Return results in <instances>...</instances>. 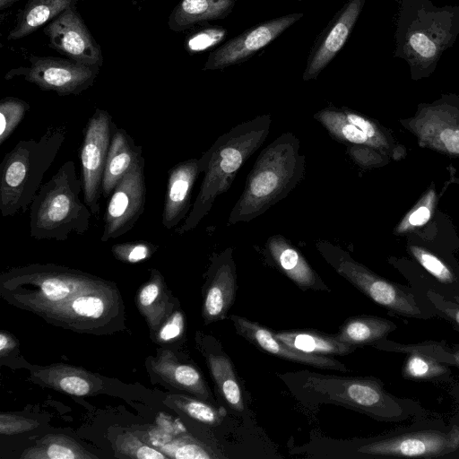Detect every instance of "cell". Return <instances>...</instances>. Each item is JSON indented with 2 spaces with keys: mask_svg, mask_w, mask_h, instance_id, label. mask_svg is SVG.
Wrapping results in <instances>:
<instances>
[{
  "mask_svg": "<svg viewBox=\"0 0 459 459\" xmlns=\"http://www.w3.org/2000/svg\"><path fill=\"white\" fill-rule=\"evenodd\" d=\"M145 160L140 156L115 186L103 216L100 240L105 242L127 233L143 213L146 201Z\"/></svg>",
  "mask_w": 459,
  "mask_h": 459,
  "instance_id": "5bb4252c",
  "label": "cell"
},
{
  "mask_svg": "<svg viewBox=\"0 0 459 459\" xmlns=\"http://www.w3.org/2000/svg\"><path fill=\"white\" fill-rule=\"evenodd\" d=\"M402 377L409 381L447 383L454 382L450 366L422 352L410 351L402 368Z\"/></svg>",
  "mask_w": 459,
  "mask_h": 459,
  "instance_id": "1f68e13d",
  "label": "cell"
},
{
  "mask_svg": "<svg viewBox=\"0 0 459 459\" xmlns=\"http://www.w3.org/2000/svg\"><path fill=\"white\" fill-rule=\"evenodd\" d=\"M151 371L160 380L174 388L193 394L200 399L209 398L207 385L201 373L193 366L182 363L168 350L150 358Z\"/></svg>",
  "mask_w": 459,
  "mask_h": 459,
  "instance_id": "603a6c76",
  "label": "cell"
},
{
  "mask_svg": "<svg viewBox=\"0 0 459 459\" xmlns=\"http://www.w3.org/2000/svg\"><path fill=\"white\" fill-rule=\"evenodd\" d=\"M316 247L324 259L343 278L383 307L401 317L430 319L434 312L411 286L385 279L354 260L342 247L325 240H318Z\"/></svg>",
  "mask_w": 459,
  "mask_h": 459,
  "instance_id": "9c48e42d",
  "label": "cell"
},
{
  "mask_svg": "<svg viewBox=\"0 0 459 459\" xmlns=\"http://www.w3.org/2000/svg\"><path fill=\"white\" fill-rule=\"evenodd\" d=\"M23 459H92L91 454L74 438L62 434H48L26 449Z\"/></svg>",
  "mask_w": 459,
  "mask_h": 459,
  "instance_id": "4dcf8cb0",
  "label": "cell"
},
{
  "mask_svg": "<svg viewBox=\"0 0 459 459\" xmlns=\"http://www.w3.org/2000/svg\"><path fill=\"white\" fill-rule=\"evenodd\" d=\"M30 109V104L14 97H5L0 101V145L13 133Z\"/></svg>",
  "mask_w": 459,
  "mask_h": 459,
  "instance_id": "8d00e7d4",
  "label": "cell"
},
{
  "mask_svg": "<svg viewBox=\"0 0 459 459\" xmlns=\"http://www.w3.org/2000/svg\"><path fill=\"white\" fill-rule=\"evenodd\" d=\"M160 451L168 457L177 459H210L213 458L209 449L191 437H180L160 446Z\"/></svg>",
  "mask_w": 459,
  "mask_h": 459,
  "instance_id": "74e56055",
  "label": "cell"
},
{
  "mask_svg": "<svg viewBox=\"0 0 459 459\" xmlns=\"http://www.w3.org/2000/svg\"><path fill=\"white\" fill-rule=\"evenodd\" d=\"M15 347V341L7 332L0 333V355L2 358L11 352Z\"/></svg>",
  "mask_w": 459,
  "mask_h": 459,
  "instance_id": "7dc6e473",
  "label": "cell"
},
{
  "mask_svg": "<svg viewBox=\"0 0 459 459\" xmlns=\"http://www.w3.org/2000/svg\"><path fill=\"white\" fill-rule=\"evenodd\" d=\"M210 269V282L203 304V317L206 324L223 319L233 303L236 270L232 248L217 255Z\"/></svg>",
  "mask_w": 459,
  "mask_h": 459,
  "instance_id": "d6986e66",
  "label": "cell"
},
{
  "mask_svg": "<svg viewBox=\"0 0 459 459\" xmlns=\"http://www.w3.org/2000/svg\"><path fill=\"white\" fill-rule=\"evenodd\" d=\"M300 389L319 402L341 404L385 422H403L428 416L420 402L400 398L375 377L325 376L305 371Z\"/></svg>",
  "mask_w": 459,
  "mask_h": 459,
  "instance_id": "5b68a950",
  "label": "cell"
},
{
  "mask_svg": "<svg viewBox=\"0 0 459 459\" xmlns=\"http://www.w3.org/2000/svg\"><path fill=\"white\" fill-rule=\"evenodd\" d=\"M302 13L260 22L210 52L203 70H220L247 61L303 17Z\"/></svg>",
  "mask_w": 459,
  "mask_h": 459,
  "instance_id": "9a60e30c",
  "label": "cell"
},
{
  "mask_svg": "<svg viewBox=\"0 0 459 459\" xmlns=\"http://www.w3.org/2000/svg\"><path fill=\"white\" fill-rule=\"evenodd\" d=\"M82 181L73 160L65 161L43 184L30 206V236L35 239L65 241L71 234L83 235L92 215L82 201Z\"/></svg>",
  "mask_w": 459,
  "mask_h": 459,
  "instance_id": "52a82bcc",
  "label": "cell"
},
{
  "mask_svg": "<svg viewBox=\"0 0 459 459\" xmlns=\"http://www.w3.org/2000/svg\"><path fill=\"white\" fill-rule=\"evenodd\" d=\"M207 362L214 382L226 402L235 410L242 411V394L230 360L224 355L209 354Z\"/></svg>",
  "mask_w": 459,
  "mask_h": 459,
  "instance_id": "d6a6232c",
  "label": "cell"
},
{
  "mask_svg": "<svg viewBox=\"0 0 459 459\" xmlns=\"http://www.w3.org/2000/svg\"><path fill=\"white\" fill-rule=\"evenodd\" d=\"M329 134L347 144H366L385 152L392 160L400 161L407 156L405 146L377 121L347 107L325 108L314 115Z\"/></svg>",
  "mask_w": 459,
  "mask_h": 459,
  "instance_id": "8fae6325",
  "label": "cell"
},
{
  "mask_svg": "<svg viewBox=\"0 0 459 459\" xmlns=\"http://www.w3.org/2000/svg\"><path fill=\"white\" fill-rule=\"evenodd\" d=\"M299 2L306 1V0H299Z\"/></svg>",
  "mask_w": 459,
  "mask_h": 459,
  "instance_id": "681fc988",
  "label": "cell"
},
{
  "mask_svg": "<svg viewBox=\"0 0 459 459\" xmlns=\"http://www.w3.org/2000/svg\"><path fill=\"white\" fill-rule=\"evenodd\" d=\"M18 1L19 0H0V10L7 9Z\"/></svg>",
  "mask_w": 459,
  "mask_h": 459,
  "instance_id": "c3c4849f",
  "label": "cell"
},
{
  "mask_svg": "<svg viewBox=\"0 0 459 459\" xmlns=\"http://www.w3.org/2000/svg\"><path fill=\"white\" fill-rule=\"evenodd\" d=\"M437 204V193L432 183L418 202L401 219L394 229L396 236H404L425 225L432 217Z\"/></svg>",
  "mask_w": 459,
  "mask_h": 459,
  "instance_id": "836d02e7",
  "label": "cell"
},
{
  "mask_svg": "<svg viewBox=\"0 0 459 459\" xmlns=\"http://www.w3.org/2000/svg\"><path fill=\"white\" fill-rule=\"evenodd\" d=\"M157 249L152 243L134 241L113 245L111 252L117 260L134 264L148 259Z\"/></svg>",
  "mask_w": 459,
  "mask_h": 459,
  "instance_id": "7bdbcfd3",
  "label": "cell"
},
{
  "mask_svg": "<svg viewBox=\"0 0 459 459\" xmlns=\"http://www.w3.org/2000/svg\"><path fill=\"white\" fill-rule=\"evenodd\" d=\"M0 297L65 330L107 335L126 328L117 284L68 266L36 263L9 268L0 275Z\"/></svg>",
  "mask_w": 459,
  "mask_h": 459,
  "instance_id": "6da1fadb",
  "label": "cell"
},
{
  "mask_svg": "<svg viewBox=\"0 0 459 459\" xmlns=\"http://www.w3.org/2000/svg\"><path fill=\"white\" fill-rule=\"evenodd\" d=\"M169 401L187 416L209 425L219 424L226 411L223 408H214L208 403L183 394H172Z\"/></svg>",
  "mask_w": 459,
  "mask_h": 459,
  "instance_id": "d590c367",
  "label": "cell"
},
{
  "mask_svg": "<svg viewBox=\"0 0 459 459\" xmlns=\"http://www.w3.org/2000/svg\"><path fill=\"white\" fill-rule=\"evenodd\" d=\"M184 326V316L181 311L176 310L170 314L152 338L160 344L169 342L182 334Z\"/></svg>",
  "mask_w": 459,
  "mask_h": 459,
  "instance_id": "ee69618b",
  "label": "cell"
},
{
  "mask_svg": "<svg viewBox=\"0 0 459 459\" xmlns=\"http://www.w3.org/2000/svg\"><path fill=\"white\" fill-rule=\"evenodd\" d=\"M230 319L240 335L270 354L320 368L348 370L344 364L325 355L310 354L288 346L277 339L274 333L256 322L238 316H232Z\"/></svg>",
  "mask_w": 459,
  "mask_h": 459,
  "instance_id": "ac0fdd59",
  "label": "cell"
},
{
  "mask_svg": "<svg viewBox=\"0 0 459 459\" xmlns=\"http://www.w3.org/2000/svg\"><path fill=\"white\" fill-rule=\"evenodd\" d=\"M385 349L386 351L404 354L410 351L422 352L442 363L459 368V343L449 346L444 341H426L406 344L387 340Z\"/></svg>",
  "mask_w": 459,
  "mask_h": 459,
  "instance_id": "e575fe53",
  "label": "cell"
},
{
  "mask_svg": "<svg viewBox=\"0 0 459 459\" xmlns=\"http://www.w3.org/2000/svg\"><path fill=\"white\" fill-rule=\"evenodd\" d=\"M416 292L434 312L436 316L446 320L459 332V298L450 300L432 290H420Z\"/></svg>",
  "mask_w": 459,
  "mask_h": 459,
  "instance_id": "f35d334b",
  "label": "cell"
},
{
  "mask_svg": "<svg viewBox=\"0 0 459 459\" xmlns=\"http://www.w3.org/2000/svg\"><path fill=\"white\" fill-rule=\"evenodd\" d=\"M135 304L144 317L152 337L172 313L165 280L160 271L152 268L150 279L139 289Z\"/></svg>",
  "mask_w": 459,
  "mask_h": 459,
  "instance_id": "d4e9b609",
  "label": "cell"
},
{
  "mask_svg": "<svg viewBox=\"0 0 459 459\" xmlns=\"http://www.w3.org/2000/svg\"><path fill=\"white\" fill-rule=\"evenodd\" d=\"M227 35L221 26L201 28L189 34L185 40V49L190 54L205 51L219 44Z\"/></svg>",
  "mask_w": 459,
  "mask_h": 459,
  "instance_id": "b9f144b4",
  "label": "cell"
},
{
  "mask_svg": "<svg viewBox=\"0 0 459 459\" xmlns=\"http://www.w3.org/2000/svg\"><path fill=\"white\" fill-rule=\"evenodd\" d=\"M201 173L196 158L178 162L169 169L161 216L165 229L177 227L186 218L191 206L193 187Z\"/></svg>",
  "mask_w": 459,
  "mask_h": 459,
  "instance_id": "ffe728a7",
  "label": "cell"
},
{
  "mask_svg": "<svg viewBox=\"0 0 459 459\" xmlns=\"http://www.w3.org/2000/svg\"><path fill=\"white\" fill-rule=\"evenodd\" d=\"M28 61L29 65L11 69L4 78L22 77L42 91H55L59 96L79 95L89 89L100 68L56 56H31Z\"/></svg>",
  "mask_w": 459,
  "mask_h": 459,
  "instance_id": "7c38bea8",
  "label": "cell"
},
{
  "mask_svg": "<svg viewBox=\"0 0 459 459\" xmlns=\"http://www.w3.org/2000/svg\"><path fill=\"white\" fill-rule=\"evenodd\" d=\"M346 152L353 162L363 169H379L392 160L385 152L366 144H347Z\"/></svg>",
  "mask_w": 459,
  "mask_h": 459,
  "instance_id": "60d3db41",
  "label": "cell"
},
{
  "mask_svg": "<svg viewBox=\"0 0 459 459\" xmlns=\"http://www.w3.org/2000/svg\"><path fill=\"white\" fill-rule=\"evenodd\" d=\"M43 31L48 39V46L66 58L78 64L101 67V48L76 8L64 11L48 22Z\"/></svg>",
  "mask_w": 459,
  "mask_h": 459,
  "instance_id": "2e32d148",
  "label": "cell"
},
{
  "mask_svg": "<svg viewBox=\"0 0 459 459\" xmlns=\"http://www.w3.org/2000/svg\"><path fill=\"white\" fill-rule=\"evenodd\" d=\"M115 448L116 453L122 457L138 459L169 458L160 450L146 445L132 433H126L118 437Z\"/></svg>",
  "mask_w": 459,
  "mask_h": 459,
  "instance_id": "ab89813d",
  "label": "cell"
},
{
  "mask_svg": "<svg viewBox=\"0 0 459 459\" xmlns=\"http://www.w3.org/2000/svg\"><path fill=\"white\" fill-rule=\"evenodd\" d=\"M459 34V6L437 7L430 0H402L396 56L410 65L411 78L428 77Z\"/></svg>",
  "mask_w": 459,
  "mask_h": 459,
  "instance_id": "277c9868",
  "label": "cell"
},
{
  "mask_svg": "<svg viewBox=\"0 0 459 459\" xmlns=\"http://www.w3.org/2000/svg\"><path fill=\"white\" fill-rule=\"evenodd\" d=\"M236 0H181L171 11L168 25L180 32L196 24L227 17Z\"/></svg>",
  "mask_w": 459,
  "mask_h": 459,
  "instance_id": "484cf974",
  "label": "cell"
},
{
  "mask_svg": "<svg viewBox=\"0 0 459 459\" xmlns=\"http://www.w3.org/2000/svg\"><path fill=\"white\" fill-rule=\"evenodd\" d=\"M39 423L30 418H25L10 412L0 414V433L1 435H15L30 431L38 427Z\"/></svg>",
  "mask_w": 459,
  "mask_h": 459,
  "instance_id": "f6af8a7d",
  "label": "cell"
},
{
  "mask_svg": "<svg viewBox=\"0 0 459 459\" xmlns=\"http://www.w3.org/2000/svg\"><path fill=\"white\" fill-rule=\"evenodd\" d=\"M369 458L459 459V425L425 416L372 437L356 448Z\"/></svg>",
  "mask_w": 459,
  "mask_h": 459,
  "instance_id": "ba28073f",
  "label": "cell"
},
{
  "mask_svg": "<svg viewBox=\"0 0 459 459\" xmlns=\"http://www.w3.org/2000/svg\"><path fill=\"white\" fill-rule=\"evenodd\" d=\"M407 251L445 290L446 299L459 298V264L419 245L409 244Z\"/></svg>",
  "mask_w": 459,
  "mask_h": 459,
  "instance_id": "83f0119b",
  "label": "cell"
},
{
  "mask_svg": "<svg viewBox=\"0 0 459 459\" xmlns=\"http://www.w3.org/2000/svg\"><path fill=\"white\" fill-rule=\"evenodd\" d=\"M67 135L65 124L49 126L39 139L20 140L0 164V212L3 217L23 213L42 186L45 173Z\"/></svg>",
  "mask_w": 459,
  "mask_h": 459,
  "instance_id": "8992f818",
  "label": "cell"
},
{
  "mask_svg": "<svg viewBox=\"0 0 459 459\" xmlns=\"http://www.w3.org/2000/svg\"><path fill=\"white\" fill-rule=\"evenodd\" d=\"M80 0H28L19 11L8 40L22 39L50 22L68 8H76Z\"/></svg>",
  "mask_w": 459,
  "mask_h": 459,
  "instance_id": "4316f807",
  "label": "cell"
},
{
  "mask_svg": "<svg viewBox=\"0 0 459 459\" xmlns=\"http://www.w3.org/2000/svg\"><path fill=\"white\" fill-rule=\"evenodd\" d=\"M306 156L291 132L279 135L259 153L227 224L248 222L284 199L305 178Z\"/></svg>",
  "mask_w": 459,
  "mask_h": 459,
  "instance_id": "7a4b0ae2",
  "label": "cell"
},
{
  "mask_svg": "<svg viewBox=\"0 0 459 459\" xmlns=\"http://www.w3.org/2000/svg\"><path fill=\"white\" fill-rule=\"evenodd\" d=\"M264 250L270 261L300 288L328 290L299 250L285 237L280 234L269 237Z\"/></svg>",
  "mask_w": 459,
  "mask_h": 459,
  "instance_id": "44dd1931",
  "label": "cell"
},
{
  "mask_svg": "<svg viewBox=\"0 0 459 459\" xmlns=\"http://www.w3.org/2000/svg\"><path fill=\"white\" fill-rule=\"evenodd\" d=\"M274 335L288 346L303 352L316 355H346L353 352L357 346L339 341L335 335L313 330H293L274 333Z\"/></svg>",
  "mask_w": 459,
  "mask_h": 459,
  "instance_id": "f1b7e54d",
  "label": "cell"
},
{
  "mask_svg": "<svg viewBox=\"0 0 459 459\" xmlns=\"http://www.w3.org/2000/svg\"><path fill=\"white\" fill-rule=\"evenodd\" d=\"M143 155V147L136 145L132 136L113 123L112 136L108 152L102 183L101 195L108 198L119 180Z\"/></svg>",
  "mask_w": 459,
  "mask_h": 459,
  "instance_id": "cb8c5ba5",
  "label": "cell"
},
{
  "mask_svg": "<svg viewBox=\"0 0 459 459\" xmlns=\"http://www.w3.org/2000/svg\"><path fill=\"white\" fill-rule=\"evenodd\" d=\"M112 117L104 109L96 108L83 130L80 150L83 201L97 219L99 199L108 152L112 136Z\"/></svg>",
  "mask_w": 459,
  "mask_h": 459,
  "instance_id": "4fadbf2b",
  "label": "cell"
},
{
  "mask_svg": "<svg viewBox=\"0 0 459 459\" xmlns=\"http://www.w3.org/2000/svg\"><path fill=\"white\" fill-rule=\"evenodd\" d=\"M397 329L394 322L376 316H359L349 318L340 328L339 341L355 346L373 345Z\"/></svg>",
  "mask_w": 459,
  "mask_h": 459,
  "instance_id": "f546056e",
  "label": "cell"
},
{
  "mask_svg": "<svg viewBox=\"0 0 459 459\" xmlns=\"http://www.w3.org/2000/svg\"><path fill=\"white\" fill-rule=\"evenodd\" d=\"M449 394L455 405V411L450 417V422L459 425V383H454L449 388Z\"/></svg>",
  "mask_w": 459,
  "mask_h": 459,
  "instance_id": "bcb514c9",
  "label": "cell"
},
{
  "mask_svg": "<svg viewBox=\"0 0 459 459\" xmlns=\"http://www.w3.org/2000/svg\"><path fill=\"white\" fill-rule=\"evenodd\" d=\"M270 115L257 116L232 127L219 136L199 158L204 173L199 193L184 223L177 230L182 235L197 227L208 214L215 199L227 192L247 159L258 150L269 134Z\"/></svg>",
  "mask_w": 459,
  "mask_h": 459,
  "instance_id": "3957f363",
  "label": "cell"
},
{
  "mask_svg": "<svg viewBox=\"0 0 459 459\" xmlns=\"http://www.w3.org/2000/svg\"><path fill=\"white\" fill-rule=\"evenodd\" d=\"M399 123L421 148L450 158H459V96L443 94L429 103H420L413 116Z\"/></svg>",
  "mask_w": 459,
  "mask_h": 459,
  "instance_id": "30bf717a",
  "label": "cell"
},
{
  "mask_svg": "<svg viewBox=\"0 0 459 459\" xmlns=\"http://www.w3.org/2000/svg\"><path fill=\"white\" fill-rule=\"evenodd\" d=\"M30 378L45 387L74 396L92 395L102 387V380L95 374L64 363L36 367Z\"/></svg>",
  "mask_w": 459,
  "mask_h": 459,
  "instance_id": "7402d4cb",
  "label": "cell"
},
{
  "mask_svg": "<svg viewBox=\"0 0 459 459\" xmlns=\"http://www.w3.org/2000/svg\"><path fill=\"white\" fill-rule=\"evenodd\" d=\"M365 0H348L317 36L303 73V81L316 79L348 40Z\"/></svg>",
  "mask_w": 459,
  "mask_h": 459,
  "instance_id": "e0dca14e",
  "label": "cell"
}]
</instances>
